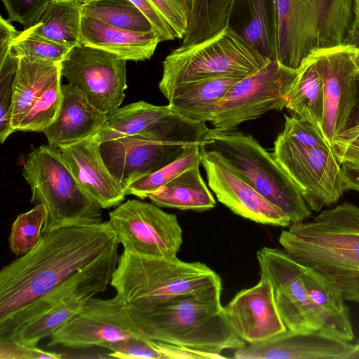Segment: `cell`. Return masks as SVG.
<instances>
[{"label":"cell","instance_id":"cell-37","mask_svg":"<svg viewBox=\"0 0 359 359\" xmlns=\"http://www.w3.org/2000/svg\"><path fill=\"white\" fill-rule=\"evenodd\" d=\"M71 48L22 31L11 43L9 53L17 58L32 57L61 63Z\"/></svg>","mask_w":359,"mask_h":359},{"label":"cell","instance_id":"cell-4","mask_svg":"<svg viewBox=\"0 0 359 359\" xmlns=\"http://www.w3.org/2000/svg\"><path fill=\"white\" fill-rule=\"evenodd\" d=\"M276 61L298 69L314 54L358 45L355 0H275Z\"/></svg>","mask_w":359,"mask_h":359},{"label":"cell","instance_id":"cell-31","mask_svg":"<svg viewBox=\"0 0 359 359\" xmlns=\"http://www.w3.org/2000/svg\"><path fill=\"white\" fill-rule=\"evenodd\" d=\"M285 108L309 122L321 134L323 118V90L312 56L298 69L297 75L286 95Z\"/></svg>","mask_w":359,"mask_h":359},{"label":"cell","instance_id":"cell-30","mask_svg":"<svg viewBox=\"0 0 359 359\" xmlns=\"http://www.w3.org/2000/svg\"><path fill=\"white\" fill-rule=\"evenodd\" d=\"M81 6L74 0H52L23 32L72 48L79 43Z\"/></svg>","mask_w":359,"mask_h":359},{"label":"cell","instance_id":"cell-13","mask_svg":"<svg viewBox=\"0 0 359 359\" xmlns=\"http://www.w3.org/2000/svg\"><path fill=\"white\" fill-rule=\"evenodd\" d=\"M209 128L204 122L189 120L166 106L139 101L107 114L95 135L102 144L116 139L141 135L158 140L203 144Z\"/></svg>","mask_w":359,"mask_h":359},{"label":"cell","instance_id":"cell-42","mask_svg":"<svg viewBox=\"0 0 359 359\" xmlns=\"http://www.w3.org/2000/svg\"><path fill=\"white\" fill-rule=\"evenodd\" d=\"M62 355L38 348L27 346L19 343L0 340L1 359H59Z\"/></svg>","mask_w":359,"mask_h":359},{"label":"cell","instance_id":"cell-8","mask_svg":"<svg viewBox=\"0 0 359 359\" xmlns=\"http://www.w3.org/2000/svg\"><path fill=\"white\" fill-rule=\"evenodd\" d=\"M202 146L216 154L262 196L283 211L292 224L311 216L312 211L299 190L273 153L252 135L209 128Z\"/></svg>","mask_w":359,"mask_h":359},{"label":"cell","instance_id":"cell-47","mask_svg":"<svg viewBox=\"0 0 359 359\" xmlns=\"http://www.w3.org/2000/svg\"><path fill=\"white\" fill-rule=\"evenodd\" d=\"M355 29L358 36V44L359 47V0H355Z\"/></svg>","mask_w":359,"mask_h":359},{"label":"cell","instance_id":"cell-18","mask_svg":"<svg viewBox=\"0 0 359 359\" xmlns=\"http://www.w3.org/2000/svg\"><path fill=\"white\" fill-rule=\"evenodd\" d=\"M201 164L217 200L235 214L255 222L288 227L287 215L269 202L214 152L201 145Z\"/></svg>","mask_w":359,"mask_h":359},{"label":"cell","instance_id":"cell-6","mask_svg":"<svg viewBox=\"0 0 359 359\" xmlns=\"http://www.w3.org/2000/svg\"><path fill=\"white\" fill-rule=\"evenodd\" d=\"M110 285L126 305L150 307L176 296L222 292V280L199 262L140 255L123 250Z\"/></svg>","mask_w":359,"mask_h":359},{"label":"cell","instance_id":"cell-17","mask_svg":"<svg viewBox=\"0 0 359 359\" xmlns=\"http://www.w3.org/2000/svg\"><path fill=\"white\" fill-rule=\"evenodd\" d=\"M348 46L318 52L312 55L323 90L322 135L333 149L337 137L344 129L356 97L357 69Z\"/></svg>","mask_w":359,"mask_h":359},{"label":"cell","instance_id":"cell-27","mask_svg":"<svg viewBox=\"0 0 359 359\" xmlns=\"http://www.w3.org/2000/svg\"><path fill=\"white\" fill-rule=\"evenodd\" d=\"M302 266V278L327 336L351 341L353 325L345 299L339 290L314 269Z\"/></svg>","mask_w":359,"mask_h":359},{"label":"cell","instance_id":"cell-2","mask_svg":"<svg viewBox=\"0 0 359 359\" xmlns=\"http://www.w3.org/2000/svg\"><path fill=\"white\" fill-rule=\"evenodd\" d=\"M278 241L294 261L332 283L346 301L359 303V207L344 202L292 224Z\"/></svg>","mask_w":359,"mask_h":359},{"label":"cell","instance_id":"cell-19","mask_svg":"<svg viewBox=\"0 0 359 359\" xmlns=\"http://www.w3.org/2000/svg\"><path fill=\"white\" fill-rule=\"evenodd\" d=\"M194 144L135 135L103 142L100 149L108 169L125 191L131 183L176 160Z\"/></svg>","mask_w":359,"mask_h":359},{"label":"cell","instance_id":"cell-40","mask_svg":"<svg viewBox=\"0 0 359 359\" xmlns=\"http://www.w3.org/2000/svg\"><path fill=\"white\" fill-rule=\"evenodd\" d=\"M109 356L124 359L164 358L158 341L143 339L121 341L107 347Z\"/></svg>","mask_w":359,"mask_h":359},{"label":"cell","instance_id":"cell-49","mask_svg":"<svg viewBox=\"0 0 359 359\" xmlns=\"http://www.w3.org/2000/svg\"><path fill=\"white\" fill-rule=\"evenodd\" d=\"M349 359H359V340L353 344V350Z\"/></svg>","mask_w":359,"mask_h":359},{"label":"cell","instance_id":"cell-38","mask_svg":"<svg viewBox=\"0 0 359 359\" xmlns=\"http://www.w3.org/2000/svg\"><path fill=\"white\" fill-rule=\"evenodd\" d=\"M18 58L10 53L0 60V141L4 143L14 132L11 122L13 81Z\"/></svg>","mask_w":359,"mask_h":359},{"label":"cell","instance_id":"cell-33","mask_svg":"<svg viewBox=\"0 0 359 359\" xmlns=\"http://www.w3.org/2000/svg\"><path fill=\"white\" fill-rule=\"evenodd\" d=\"M81 15L126 30H154L148 19L130 0H100L82 5Z\"/></svg>","mask_w":359,"mask_h":359},{"label":"cell","instance_id":"cell-45","mask_svg":"<svg viewBox=\"0 0 359 359\" xmlns=\"http://www.w3.org/2000/svg\"><path fill=\"white\" fill-rule=\"evenodd\" d=\"M20 32L16 30L9 20L0 16V60L8 53L11 43Z\"/></svg>","mask_w":359,"mask_h":359},{"label":"cell","instance_id":"cell-29","mask_svg":"<svg viewBox=\"0 0 359 359\" xmlns=\"http://www.w3.org/2000/svg\"><path fill=\"white\" fill-rule=\"evenodd\" d=\"M197 164L179 175L149 196L158 207L203 212L216 205L214 196L205 183Z\"/></svg>","mask_w":359,"mask_h":359},{"label":"cell","instance_id":"cell-21","mask_svg":"<svg viewBox=\"0 0 359 359\" xmlns=\"http://www.w3.org/2000/svg\"><path fill=\"white\" fill-rule=\"evenodd\" d=\"M95 136L58 148L66 165L83 189L102 209L117 207L126 198L108 169Z\"/></svg>","mask_w":359,"mask_h":359},{"label":"cell","instance_id":"cell-15","mask_svg":"<svg viewBox=\"0 0 359 359\" xmlns=\"http://www.w3.org/2000/svg\"><path fill=\"white\" fill-rule=\"evenodd\" d=\"M256 256L260 276L271 284L278 311L287 330L325 334L323 323L304 283L302 264L278 248L264 247Z\"/></svg>","mask_w":359,"mask_h":359},{"label":"cell","instance_id":"cell-22","mask_svg":"<svg viewBox=\"0 0 359 359\" xmlns=\"http://www.w3.org/2000/svg\"><path fill=\"white\" fill-rule=\"evenodd\" d=\"M353 344L320 332L289 330L263 342L235 350L237 359H349Z\"/></svg>","mask_w":359,"mask_h":359},{"label":"cell","instance_id":"cell-20","mask_svg":"<svg viewBox=\"0 0 359 359\" xmlns=\"http://www.w3.org/2000/svg\"><path fill=\"white\" fill-rule=\"evenodd\" d=\"M232 329L246 344L263 342L287 330L278 311L271 284L264 276L224 306Z\"/></svg>","mask_w":359,"mask_h":359},{"label":"cell","instance_id":"cell-32","mask_svg":"<svg viewBox=\"0 0 359 359\" xmlns=\"http://www.w3.org/2000/svg\"><path fill=\"white\" fill-rule=\"evenodd\" d=\"M232 0H192L191 15L182 45H191L209 39L226 25Z\"/></svg>","mask_w":359,"mask_h":359},{"label":"cell","instance_id":"cell-46","mask_svg":"<svg viewBox=\"0 0 359 359\" xmlns=\"http://www.w3.org/2000/svg\"><path fill=\"white\" fill-rule=\"evenodd\" d=\"M346 191L359 192V165L344 162L341 163Z\"/></svg>","mask_w":359,"mask_h":359},{"label":"cell","instance_id":"cell-11","mask_svg":"<svg viewBox=\"0 0 359 359\" xmlns=\"http://www.w3.org/2000/svg\"><path fill=\"white\" fill-rule=\"evenodd\" d=\"M297 73L298 69L269 60L241 79L217 102L210 121L213 128L230 132L243 122L285 108L286 95Z\"/></svg>","mask_w":359,"mask_h":359},{"label":"cell","instance_id":"cell-23","mask_svg":"<svg viewBox=\"0 0 359 359\" xmlns=\"http://www.w3.org/2000/svg\"><path fill=\"white\" fill-rule=\"evenodd\" d=\"M106 119L107 114L93 105L83 93L70 84H65L58 115L43 133L48 144L59 147L95 135Z\"/></svg>","mask_w":359,"mask_h":359},{"label":"cell","instance_id":"cell-50","mask_svg":"<svg viewBox=\"0 0 359 359\" xmlns=\"http://www.w3.org/2000/svg\"><path fill=\"white\" fill-rule=\"evenodd\" d=\"M74 1H77L78 3L81 4V5H86V4H89L91 3H94V2H96V1H98L100 0H74Z\"/></svg>","mask_w":359,"mask_h":359},{"label":"cell","instance_id":"cell-9","mask_svg":"<svg viewBox=\"0 0 359 359\" xmlns=\"http://www.w3.org/2000/svg\"><path fill=\"white\" fill-rule=\"evenodd\" d=\"M267 61L246 42L225 27L215 36L171 51L162 62L158 83L167 97L179 84L212 77H245Z\"/></svg>","mask_w":359,"mask_h":359},{"label":"cell","instance_id":"cell-26","mask_svg":"<svg viewBox=\"0 0 359 359\" xmlns=\"http://www.w3.org/2000/svg\"><path fill=\"white\" fill-rule=\"evenodd\" d=\"M242 78L224 76L179 84L166 97L168 106L192 121L210 122L217 102Z\"/></svg>","mask_w":359,"mask_h":359},{"label":"cell","instance_id":"cell-28","mask_svg":"<svg viewBox=\"0 0 359 359\" xmlns=\"http://www.w3.org/2000/svg\"><path fill=\"white\" fill-rule=\"evenodd\" d=\"M60 64L32 57L18 58L11 111V126L15 132L35 101L62 78Z\"/></svg>","mask_w":359,"mask_h":359},{"label":"cell","instance_id":"cell-12","mask_svg":"<svg viewBox=\"0 0 359 359\" xmlns=\"http://www.w3.org/2000/svg\"><path fill=\"white\" fill-rule=\"evenodd\" d=\"M109 222L124 250L172 259L182 244V229L174 214L137 199L121 203L109 213Z\"/></svg>","mask_w":359,"mask_h":359},{"label":"cell","instance_id":"cell-43","mask_svg":"<svg viewBox=\"0 0 359 359\" xmlns=\"http://www.w3.org/2000/svg\"><path fill=\"white\" fill-rule=\"evenodd\" d=\"M130 1L148 19L154 30L159 34L161 41L176 39L171 27L149 0Z\"/></svg>","mask_w":359,"mask_h":359},{"label":"cell","instance_id":"cell-10","mask_svg":"<svg viewBox=\"0 0 359 359\" xmlns=\"http://www.w3.org/2000/svg\"><path fill=\"white\" fill-rule=\"evenodd\" d=\"M273 155L311 211L336 203L346 191L341 163L325 140L304 143L281 131Z\"/></svg>","mask_w":359,"mask_h":359},{"label":"cell","instance_id":"cell-16","mask_svg":"<svg viewBox=\"0 0 359 359\" xmlns=\"http://www.w3.org/2000/svg\"><path fill=\"white\" fill-rule=\"evenodd\" d=\"M143 338L128 305L115 295L108 299L90 298L81 311L55 331L48 346L107 348L121 341Z\"/></svg>","mask_w":359,"mask_h":359},{"label":"cell","instance_id":"cell-5","mask_svg":"<svg viewBox=\"0 0 359 359\" xmlns=\"http://www.w3.org/2000/svg\"><path fill=\"white\" fill-rule=\"evenodd\" d=\"M118 249L77 271L50 292L0 322V340L35 347L105 291L118 262Z\"/></svg>","mask_w":359,"mask_h":359},{"label":"cell","instance_id":"cell-7","mask_svg":"<svg viewBox=\"0 0 359 359\" xmlns=\"http://www.w3.org/2000/svg\"><path fill=\"white\" fill-rule=\"evenodd\" d=\"M22 175L30 187L31 202L46 209L42 233L102 222V207L78 182L57 147L42 144L32 150L23 164Z\"/></svg>","mask_w":359,"mask_h":359},{"label":"cell","instance_id":"cell-44","mask_svg":"<svg viewBox=\"0 0 359 359\" xmlns=\"http://www.w3.org/2000/svg\"><path fill=\"white\" fill-rule=\"evenodd\" d=\"M356 97L354 106L343 131L337 137L334 144L347 143L359 135V72L356 74Z\"/></svg>","mask_w":359,"mask_h":359},{"label":"cell","instance_id":"cell-25","mask_svg":"<svg viewBox=\"0 0 359 359\" xmlns=\"http://www.w3.org/2000/svg\"><path fill=\"white\" fill-rule=\"evenodd\" d=\"M161 41L154 30L134 32L82 16L79 43L109 52L127 60L150 59Z\"/></svg>","mask_w":359,"mask_h":359},{"label":"cell","instance_id":"cell-48","mask_svg":"<svg viewBox=\"0 0 359 359\" xmlns=\"http://www.w3.org/2000/svg\"><path fill=\"white\" fill-rule=\"evenodd\" d=\"M352 60L359 72V47H355L351 52Z\"/></svg>","mask_w":359,"mask_h":359},{"label":"cell","instance_id":"cell-3","mask_svg":"<svg viewBox=\"0 0 359 359\" xmlns=\"http://www.w3.org/2000/svg\"><path fill=\"white\" fill-rule=\"evenodd\" d=\"M221 294H183L156 305L128 311L146 338L215 353L237 350L247 344L232 329Z\"/></svg>","mask_w":359,"mask_h":359},{"label":"cell","instance_id":"cell-24","mask_svg":"<svg viewBox=\"0 0 359 359\" xmlns=\"http://www.w3.org/2000/svg\"><path fill=\"white\" fill-rule=\"evenodd\" d=\"M226 27L267 60H276L275 0H232Z\"/></svg>","mask_w":359,"mask_h":359},{"label":"cell","instance_id":"cell-1","mask_svg":"<svg viewBox=\"0 0 359 359\" xmlns=\"http://www.w3.org/2000/svg\"><path fill=\"white\" fill-rule=\"evenodd\" d=\"M118 245L109 221L43 233L32 250L1 270L0 322Z\"/></svg>","mask_w":359,"mask_h":359},{"label":"cell","instance_id":"cell-36","mask_svg":"<svg viewBox=\"0 0 359 359\" xmlns=\"http://www.w3.org/2000/svg\"><path fill=\"white\" fill-rule=\"evenodd\" d=\"M61 79L53 82L35 101L17 131L43 132L58 115L62 100Z\"/></svg>","mask_w":359,"mask_h":359},{"label":"cell","instance_id":"cell-41","mask_svg":"<svg viewBox=\"0 0 359 359\" xmlns=\"http://www.w3.org/2000/svg\"><path fill=\"white\" fill-rule=\"evenodd\" d=\"M52 0H1L11 22H17L27 29L38 19Z\"/></svg>","mask_w":359,"mask_h":359},{"label":"cell","instance_id":"cell-34","mask_svg":"<svg viewBox=\"0 0 359 359\" xmlns=\"http://www.w3.org/2000/svg\"><path fill=\"white\" fill-rule=\"evenodd\" d=\"M194 144L176 160L169 163L154 172L145 175L128 186L126 195H133L140 199L148 198L159 188L166 184L186 170L201 164L202 152L201 145Z\"/></svg>","mask_w":359,"mask_h":359},{"label":"cell","instance_id":"cell-35","mask_svg":"<svg viewBox=\"0 0 359 359\" xmlns=\"http://www.w3.org/2000/svg\"><path fill=\"white\" fill-rule=\"evenodd\" d=\"M46 211L41 204L20 214L13 222L9 236L11 252L22 256L32 250L39 242L46 222Z\"/></svg>","mask_w":359,"mask_h":359},{"label":"cell","instance_id":"cell-39","mask_svg":"<svg viewBox=\"0 0 359 359\" xmlns=\"http://www.w3.org/2000/svg\"><path fill=\"white\" fill-rule=\"evenodd\" d=\"M172 29L176 39L185 35L191 15L192 0H149Z\"/></svg>","mask_w":359,"mask_h":359},{"label":"cell","instance_id":"cell-14","mask_svg":"<svg viewBox=\"0 0 359 359\" xmlns=\"http://www.w3.org/2000/svg\"><path fill=\"white\" fill-rule=\"evenodd\" d=\"M60 65L62 76L100 111L107 114L120 107L127 88L126 60L79 43Z\"/></svg>","mask_w":359,"mask_h":359}]
</instances>
